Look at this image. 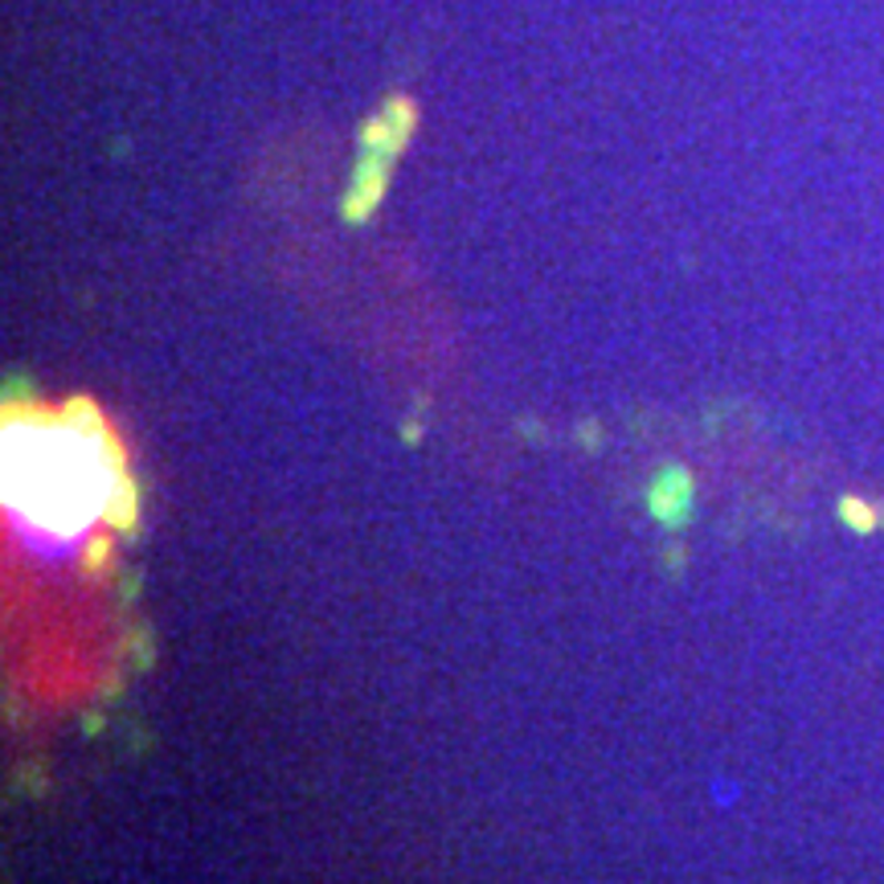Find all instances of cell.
<instances>
[{
  "mask_svg": "<svg viewBox=\"0 0 884 884\" xmlns=\"http://www.w3.org/2000/svg\"><path fill=\"white\" fill-rule=\"evenodd\" d=\"M127 475L123 446L91 398L62 410L4 405V500L41 533H79L103 521L111 487Z\"/></svg>",
  "mask_w": 884,
  "mask_h": 884,
  "instance_id": "obj_1",
  "label": "cell"
},
{
  "mask_svg": "<svg viewBox=\"0 0 884 884\" xmlns=\"http://www.w3.org/2000/svg\"><path fill=\"white\" fill-rule=\"evenodd\" d=\"M389 161L386 152H364L361 168H357V181H352L349 197H345V217L352 222H361L377 202H381V188H386V173H389Z\"/></svg>",
  "mask_w": 884,
  "mask_h": 884,
  "instance_id": "obj_2",
  "label": "cell"
},
{
  "mask_svg": "<svg viewBox=\"0 0 884 884\" xmlns=\"http://www.w3.org/2000/svg\"><path fill=\"white\" fill-rule=\"evenodd\" d=\"M651 512H656L664 524H680L688 504H692V480L683 475L680 467L659 471V480L651 483Z\"/></svg>",
  "mask_w": 884,
  "mask_h": 884,
  "instance_id": "obj_3",
  "label": "cell"
},
{
  "mask_svg": "<svg viewBox=\"0 0 884 884\" xmlns=\"http://www.w3.org/2000/svg\"><path fill=\"white\" fill-rule=\"evenodd\" d=\"M140 516V492H135V480L132 475H120V483L111 487L107 504H103V524L115 528V533H127Z\"/></svg>",
  "mask_w": 884,
  "mask_h": 884,
  "instance_id": "obj_4",
  "label": "cell"
},
{
  "mask_svg": "<svg viewBox=\"0 0 884 884\" xmlns=\"http://www.w3.org/2000/svg\"><path fill=\"white\" fill-rule=\"evenodd\" d=\"M111 549H115V536H111V533L91 536V545H86V569H94V574H99V569L107 565Z\"/></svg>",
  "mask_w": 884,
  "mask_h": 884,
  "instance_id": "obj_5",
  "label": "cell"
},
{
  "mask_svg": "<svg viewBox=\"0 0 884 884\" xmlns=\"http://www.w3.org/2000/svg\"><path fill=\"white\" fill-rule=\"evenodd\" d=\"M844 516H847V521H852V524H856V528H872V512H864V508H860V504H852V500H847V504H844Z\"/></svg>",
  "mask_w": 884,
  "mask_h": 884,
  "instance_id": "obj_6",
  "label": "cell"
}]
</instances>
